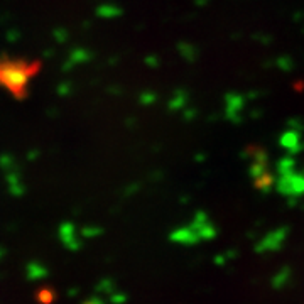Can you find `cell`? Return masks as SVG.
<instances>
[{"label":"cell","mask_w":304,"mask_h":304,"mask_svg":"<svg viewBox=\"0 0 304 304\" xmlns=\"http://www.w3.org/2000/svg\"><path fill=\"white\" fill-rule=\"evenodd\" d=\"M25 276L29 281H42L47 277V269L39 262H31L25 267Z\"/></svg>","instance_id":"cell-1"},{"label":"cell","mask_w":304,"mask_h":304,"mask_svg":"<svg viewBox=\"0 0 304 304\" xmlns=\"http://www.w3.org/2000/svg\"><path fill=\"white\" fill-rule=\"evenodd\" d=\"M61 239H63V243L69 248V250H76V248H80V242H78V239H76L71 225H64L63 228H61Z\"/></svg>","instance_id":"cell-2"},{"label":"cell","mask_w":304,"mask_h":304,"mask_svg":"<svg viewBox=\"0 0 304 304\" xmlns=\"http://www.w3.org/2000/svg\"><path fill=\"white\" fill-rule=\"evenodd\" d=\"M95 291L98 292V294H112L113 291H115V283H113L112 279H101L100 283L97 284V287H95Z\"/></svg>","instance_id":"cell-3"},{"label":"cell","mask_w":304,"mask_h":304,"mask_svg":"<svg viewBox=\"0 0 304 304\" xmlns=\"http://www.w3.org/2000/svg\"><path fill=\"white\" fill-rule=\"evenodd\" d=\"M127 299H129V296H127L123 291H117V289L112 292V294H108L110 304H125Z\"/></svg>","instance_id":"cell-4"},{"label":"cell","mask_w":304,"mask_h":304,"mask_svg":"<svg viewBox=\"0 0 304 304\" xmlns=\"http://www.w3.org/2000/svg\"><path fill=\"white\" fill-rule=\"evenodd\" d=\"M39 301H41L42 304H51V301L54 299V292L53 289H41L38 294Z\"/></svg>","instance_id":"cell-5"},{"label":"cell","mask_w":304,"mask_h":304,"mask_svg":"<svg viewBox=\"0 0 304 304\" xmlns=\"http://www.w3.org/2000/svg\"><path fill=\"white\" fill-rule=\"evenodd\" d=\"M81 304H105V301L101 298H98V296H95V298H90L88 301H83Z\"/></svg>","instance_id":"cell-6"},{"label":"cell","mask_w":304,"mask_h":304,"mask_svg":"<svg viewBox=\"0 0 304 304\" xmlns=\"http://www.w3.org/2000/svg\"><path fill=\"white\" fill-rule=\"evenodd\" d=\"M2 255H3V250H0V257H2Z\"/></svg>","instance_id":"cell-7"}]
</instances>
